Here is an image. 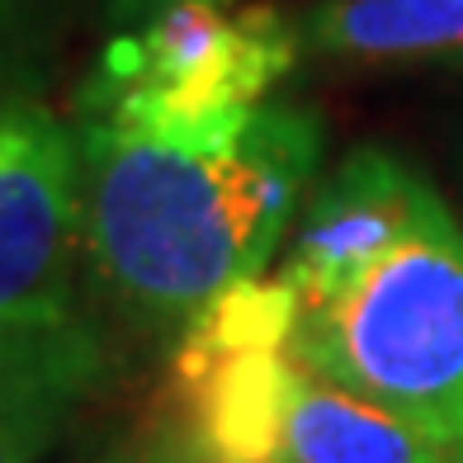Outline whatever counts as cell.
Returning <instances> with one entry per match:
<instances>
[{
  "label": "cell",
  "instance_id": "obj_10",
  "mask_svg": "<svg viewBox=\"0 0 463 463\" xmlns=\"http://www.w3.org/2000/svg\"><path fill=\"white\" fill-rule=\"evenodd\" d=\"M303 322L298 293L279 275L275 279H241L222 293H213L203 307H194L180 322L175 354H171V378L203 373L213 364L241 360L260 350H288L293 331Z\"/></svg>",
  "mask_w": 463,
  "mask_h": 463
},
{
  "label": "cell",
  "instance_id": "obj_4",
  "mask_svg": "<svg viewBox=\"0 0 463 463\" xmlns=\"http://www.w3.org/2000/svg\"><path fill=\"white\" fill-rule=\"evenodd\" d=\"M86 241L80 142L33 104H0V341L71 322Z\"/></svg>",
  "mask_w": 463,
  "mask_h": 463
},
{
  "label": "cell",
  "instance_id": "obj_5",
  "mask_svg": "<svg viewBox=\"0 0 463 463\" xmlns=\"http://www.w3.org/2000/svg\"><path fill=\"white\" fill-rule=\"evenodd\" d=\"M439 208L445 199L402 156L383 146H360L303 208L279 279L298 293L303 317L326 312Z\"/></svg>",
  "mask_w": 463,
  "mask_h": 463
},
{
  "label": "cell",
  "instance_id": "obj_12",
  "mask_svg": "<svg viewBox=\"0 0 463 463\" xmlns=\"http://www.w3.org/2000/svg\"><path fill=\"white\" fill-rule=\"evenodd\" d=\"M171 5H184V0H109V14L123 29H133V24H142V19H152V14L171 10Z\"/></svg>",
  "mask_w": 463,
  "mask_h": 463
},
{
  "label": "cell",
  "instance_id": "obj_9",
  "mask_svg": "<svg viewBox=\"0 0 463 463\" xmlns=\"http://www.w3.org/2000/svg\"><path fill=\"white\" fill-rule=\"evenodd\" d=\"M303 38L360 61H463V0H322Z\"/></svg>",
  "mask_w": 463,
  "mask_h": 463
},
{
  "label": "cell",
  "instance_id": "obj_6",
  "mask_svg": "<svg viewBox=\"0 0 463 463\" xmlns=\"http://www.w3.org/2000/svg\"><path fill=\"white\" fill-rule=\"evenodd\" d=\"M303 369L288 350H260L171 378L180 445L194 463H284V430Z\"/></svg>",
  "mask_w": 463,
  "mask_h": 463
},
{
  "label": "cell",
  "instance_id": "obj_13",
  "mask_svg": "<svg viewBox=\"0 0 463 463\" xmlns=\"http://www.w3.org/2000/svg\"><path fill=\"white\" fill-rule=\"evenodd\" d=\"M5 19H10V0H0V43H5Z\"/></svg>",
  "mask_w": 463,
  "mask_h": 463
},
{
  "label": "cell",
  "instance_id": "obj_7",
  "mask_svg": "<svg viewBox=\"0 0 463 463\" xmlns=\"http://www.w3.org/2000/svg\"><path fill=\"white\" fill-rule=\"evenodd\" d=\"M104 369L95 331L71 317L0 341V463H38Z\"/></svg>",
  "mask_w": 463,
  "mask_h": 463
},
{
  "label": "cell",
  "instance_id": "obj_3",
  "mask_svg": "<svg viewBox=\"0 0 463 463\" xmlns=\"http://www.w3.org/2000/svg\"><path fill=\"white\" fill-rule=\"evenodd\" d=\"M293 364L411 420L463 463V227L420 222L341 303L293 331Z\"/></svg>",
  "mask_w": 463,
  "mask_h": 463
},
{
  "label": "cell",
  "instance_id": "obj_1",
  "mask_svg": "<svg viewBox=\"0 0 463 463\" xmlns=\"http://www.w3.org/2000/svg\"><path fill=\"white\" fill-rule=\"evenodd\" d=\"M86 250L99 284L152 322H184L269 265L322 161V118L265 104L227 152H180L80 123Z\"/></svg>",
  "mask_w": 463,
  "mask_h": 463
},
{
  "label": "cell",
  "instance_id": "obj_8",
  "mask_svg": "<svg viewBox=\"0 0 463 463\" xmlns=\"http://www.w3.org/2000/svg\"><path fill=\"white\" fill-rule=\"evenodd\" d=\"M284 463H458L411 420L360 392L303 373L284 430Z\"/></svg>",
  "mask_w": 463,
  "mask_h": 463
},
{
  "label": "cell",
  "instance_id": "obj_2",
  "mask_svg": "<svg viewBox=\"0 0 463 463\" xmlns=\"http://www.w3.org/2000/svg\"><path fill=\"white\" fill-rule=\"evenodd\" d=\"M303 29L275 5L184 0L118 29L80 86V123L180 152H227L293 71Z\"/></svg>",
  "mask_w": 463,
  "mask_h": 463
},
{
  "label": "cell",
  "instance_id": "obj_11",
  "mask_svg": "<svg viewBox=\"0 0 463 463\" xmlns=\"http://www.w3.org/2000/svg\"><path fill=\"white\" fill-rule=\"evenodd\" d=\"M95 463H194V458L184 454L180 435H165V439H152V445H123Z\"/></svg>",
  "mask_w": 463,
  "mask_h": 463
}]
</instances>
